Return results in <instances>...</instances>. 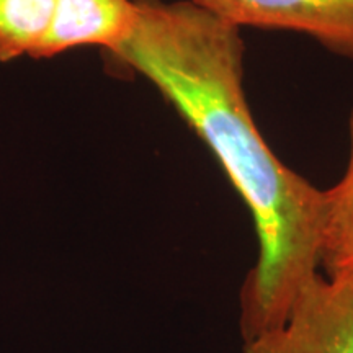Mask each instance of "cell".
<instances>
[{"label":"cell","mask_w":353,"mask_h":353,"mask_svg":"<svg viewBox=\"0 0 353 353\" xmlns=\"http://www.w3.org/2000/svg\"><path fill=\"white\" fill-rule=\"evenodd\" d=\"M54 17V0H0V63L38 59Z\"/></svg>","instance_id":"8992f818"},{"label":"cell","mask_w":353,"mask_h":353,"mask_svg":"<svg viewBox=\"0 0 353 353\" xmlns=\"http://www.w3.org/2000/svg\"><path fill=\"white\" fill-rule=\"evenodd\" d=\"M237 28L293 32L353 59V0H188Z\"/></svg>","instance_id":"3957f363"},{"label":"cell","mask_w":353,"mask_h":353,"mask_svg":"<svg viewBox=\"0 0 353 353\" xmlns=\"http://www.w3.org/2000/svg\"><path fill=\"white\" fill-rule=\"evenodd\" d=\"M136 19L132 0H54V17L38 59L76 48L112 52L130 34Z\"/></svg>","instance_id":"277c9868"},{"label":"cell","mask_w":353,"mask_h":353,"mask_svg":"<svg viewBox=\"0 0 353 353\" xmlns=\"http://www.w3.org/2000/svg\"><path fill=\"white\" fill-rule=\"evenodd\" d=\"M242 353H353V268L317 276L283 324L245 341Z\"/></svg>","instance_id":"7a4b0ae2"},{"label":"cell","mask_w":353,"mask_h":353,"mask_svg":"<svg viewBox=\"0 0 353 353\" xmlns=\"http://www.w3.org/2000/svg\"><path fill=\"white\" fill-rule=\"evenodd\" d=\"M131 32L108 56L139 74L205 143L252 216L259 254L239 296L250 341L280 327L321 275L324 190L278 159L244 90L241 28L188 0H132Z\"/></svg>","instance_id":"6da1fadb"},{"label":"cell","mask_w":353,"mask_h":353,"mask_svg":"<svg viewBox=\"0 0 353 353\" xmlns=\"http://www.w3.org/2000/svg\"><path fill=\"white\" fill-rule=\"evenodd\" d=\"M327 275L353 268V108L348 121V161L342 179L324 190L319 249Z\"/></svg>","instance_id":"5b68a950"}]
</instances>
